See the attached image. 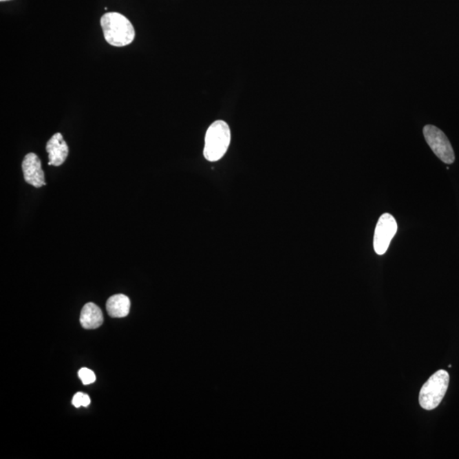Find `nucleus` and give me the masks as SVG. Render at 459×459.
Segmentation results:
<instances>
[{
    "label": "nucleus",
    "instance_id": "obj_4",
    "mask_svg": "<svg viewBox=\"0 0 459 459\" xmlns=\"http://www.w3.org/2000/svg\"><path fill=\"white\" fill-rule=\"evenodd\" d=\"M426 142L431 147L433 153L445 164H451L455 160L453 147L442 130L434 125H426L424 129Z\"/></svg>",
    "mask_w": 459,
    "mask_h": 459
},
{
    "label": "nucleus",
    "instance_id": "obj_7",
    "mask_svg": "<svg viewBox=\"0 0 459 459\" xmlns=\"http://www.w3.org/2000/svg\"><path fill=\"white\" fill-rule=\"evenodd\" d=\"M46 151L49 154V165L60 166L66 161L70 149L61 133L55 134L49 140L46 144Z\"/></svg>",
    "mask_w": 459,
    "mask_h": 459
},
{
    "label": "nucleus",
    "instance_id": "obj_10",
    "mask_svg": "<svg viewBox=\"0 0 459 459\" xmlns=\"http://www.w3.org/2000/svg\"><path fill=\"white\" fill-rule=\"evenodd\" d=\"M78 377L85 385L92 384L96 378L94 372L86 367H83L78 371Z\"/></svg>",
    "mask_w": 459,
    "mask_h": 459
},
{
    "label": "nucleus",
    "instance_id": "obj_2",
    "mask_svg": "<svg viewBox=\"0 0 459 459\" xmlns=\"http://www.w3.org/2000/svg\"><path fill=\"white\" fill-rule=\"evenodd\" d=\"M231 143V129L225 121L217 120L209 126L206 132L204 158L209 162L222 159L228 150Z\"/></svg>",
    "mask_w": 459,
    "mask_h": 459
},
{
    "label": "nucleus",
    "instance_id": "obj_12",
    "mask_svg": "<svg viewBox=\"0 0 459 459\" xmlns=\"http://www.w3.org/2000/svg\"><path fill=\"white\" fill-rule=\"evenodd\" d=\"M0 1L3 2V1H9V0H0Z\"/></svg>",
    "mask_w": 459,
    "mask_h": 459
},
{
    "label": "nucleus",
    "instance_id": "obj_3",
    "mask_svg": "<svg viewBox=\"0 0 459 459\" xmlns=\"http://www.w3.org/2000/svg\"><path fill=\"white\" fill-rule=\"evenodd\" d=\"M449 374L439 370L423 385L419 392V404L425 410H433L439 406L445 396L449 385Z\"/></svg>",
    "mask_w": 459,
    "mask_h": 459
},
{
    "label": "nucleus",
    "instance_id": "obj_5",
    "mask_svg": "<svg viewBox=\"0 0 459 459\" xmlns=\"http://www.w3.org/2000/svg\"><path fill=\"white\" fill-rule=\"evenodd\" d=\"M396 231L397 223L394 216L384 214L379 217L377 226H376L374 239L376 254L378 255L385 254Z\"/></svg>",
    "mask_w": 459,
    "mask_h": 459
},
{
    "label": "nucleus",
    "instance_id": "obj_6",
    "mask_svg": "<svg viewBox=\"0 0 459 459\" xmlns=\"http://www.w3.org/2000/svg\"><path fill=\"white\" fill-rule=\"evenodd\" d=\"M23 171L26 182L36 188L46 185L45 172L43 171L41 159L35 153H28L23 162Z\"/></svg>",
    "mask_w": 459,
    "mask_h": 459
},
{
    "label": "nucleus",
    "instance_id": "obj_9",
    "mask_svg": "<svg viewBox=\"0 0 459 459\" xmlns=\"http://www.w3.org/2000/svg\"><path fill=\"white\" fill-rule=\"evenodd\" d=\"M130 310V301L125 295L111 296L107 302V310L111 317L122 318L127 317Z\"/></svg>",
    "mask_w": 459,
    "mask_h": 459
},
{
    "label": "nucleus",
    "instance_id": "obj_11",
    "mask_svg": "<svg viewBox=\"0 0 459 459\" xmlns=\"http://www.w3.org/2000/svg\"><path fill=\"white\" fill-rule=\"evenodd\" d=\"M89 404V396L84 393L78 392L75 394L74 398H72V405H74V406L77 408L81 407H88Z\"/></svg>",
    "mask_w": 459,
    "mask_h": 459
},
{
    "label": "nucleus",
    "instance_id": "obj_1",
    "mask_svg": "<svg viewBox=\"0 0 459 459\" xmlns=\"http://www.w3.org/2000/svg\"><path fill=\"white\" fill-rule=\"evenodd\" d=\"M104 38L109 45L125 47L130 45L136 37L135 28L124 14L109 12L100 18Z\"/></svg>",
    "mask_w": 459,
    "mask_h": 459
},
{
    "label": "nucleus",
    "instance_id": "obj_8",
    "mask_svg": "<svg viewBox=\"0 0 459 459\" xmlns=\"http://www.w3.org/2000/svg\"><path fill=\"white\" fill-rule=\"evenodd\" d=\"M103 314L96 303H88L83 307L81 323L85 330H96L103 325Z\"/></svg>",
    "mask_w": 459,
    "mask_h": 459
}]
</instances>
